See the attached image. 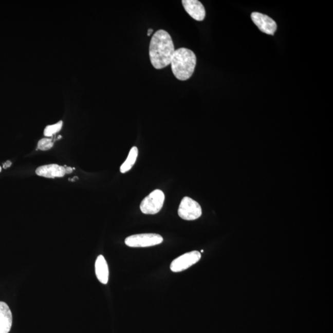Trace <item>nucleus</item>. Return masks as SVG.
Wrapping results in <instances>:
<instances>
[{
  "mask_svg": "<svg viewBox=\"0 0 333 333\" xmlns=\"http://www.w3.org/2000/svg\"><path fill=\"white\" fill-rule=\"evenodd\" d=\"M175 49L172 37L163 30L154 34L150 45L151 63L157 69H161L171 64Z\"/></svg>",
  "mask_w": 333,
  "mask_h": 333,
  "instance_id": "1",
  "label": "nucleus"
},
{
  "mask_svg": "<svg viewBox=\"0 0 333 333\" xmlns=\"http://www.w3.org/2000/svg\"><path fill=\"white\" fill-rule=\"evenodd\" d=\"M171 64L176 78L184 81L193 75L196 65V57L189 49L179 48L175 51Z\"/></svg>",
  "mask_w": 333,
  "mask_h": 333,
  "instance_id": "2",
  "label": "nucleus"
},
{
  "mask_svg": "<svg viewBox=\"0 0 333 333\" xmlns=\"http://www.w3.org/2000/svg\"><path fill=\"white\" fill-rule=\"evenodd\" d=\"M164 200L165 195L162 191L154 190L142 200L141 211L144 214H156L162 208Z\"/></svg>",
  "mask_w": 333,
  "mask_h": 333,
  "instance_id": "3",
  "label": "nucleus"
},
{
  "mask_svg": "<svg viewBox=\"0 0 333 333\" xmlns=\"http://www.w3.org/2000/svg\"><path fill=\"white\" fill-rule=\"evenodd\" d=\"M163 237L158 234L144 233L130 236L125 240V245L131 248H145L160 245Z\"/></svg>",
  "mask_w": 333,
  "mask_h": 333,
  "instance_id": "4",
  "label": "nucleus"
},
{
  "mask_svg": "<svg viewBox=\"0 0 333 333\" xmlns=\"http://www.w3.org/2000/svg\"><path fill=\"white\" fill-rule=\"evenodd\" d=\"M179 217L185 220H194L202 215L201 207L196 200L189 197H184L179 206Z\"/></svg>",
  "mask_w": 333,
  "mask_h": 333,
  "instance_id": "5",
  "label": "nucleus"
},
{
  "mask_svg": "<svg viewBox=\"0 0 333 333\" xmlns=\"http://www.w3.org/2000/svg\"><path fill=\"white\" fill-rule=\"evenodd\" d=\"M200 258H201V254L199 251H194L186 253L175 258L172 262L171 270L173 272H181L196 264Z\"/></svg>",
  "mask_w": 333,
  "mask_h": 333,
  "instance_id": "6",
  "label": "nucleus"
},
{
  "mask_svg": "<svg viewBox=\"0 0 333 333\" xmlns=\"http://www.w3.org/2000/svg\"><path fill=\"white\" fill-rule=\"evenodd\" d=\"M251 18L261 32L273 35L277 29V25L272 18L268 15L254 12L251 14Z\"/></svg>",
  "mask_w": 333,
  "mask_h": 333,
  "instance_id": "7",
  "label": "nucleus"
},
{
  "mask_svg": "<svg viewBox=\"0 0 333 333\" xmlns=\"http://www.w3.org/2000/svg\"><path fill=\"white\" fill-rule=\"evenodd\" d=\"M185 11L191 17L197 21H202L206 16V10L202 3L197 0H183Z\"/></svg>",
  "mask_w": 333,
  "mask_h": 333,
  "instance_id": "8",
  "label": "nucleus"
},
{
  "mask_svg": "<svg viewBox=\"0 0 333 333\" xmlns=\"http://www.w3.org/2000/svg\"><path fill=\"white\" fill-rule=\"evenodd\" d=\"M36 174L49 178L63 177L66 174L65 168L57 164H49L39 166L36 170Z\"/></svg>",
  "mask_w": 333,
  "mask_h": 333,
  "instance_id": "9",
  "label": "nucleus"
},
{
  "mask_svg": "<svg viewBox=\"0 0 333 333\" xmlns=\"http://www.w3.org/2000/svg\"><path fill=\"white\" fill-rule=\"evenodd\" d=\"M12 323V313L8 305L0 301V333H9Z\"/></svg>",
  "mask_w": 333,
  "mask_h": 333,
  "instance_id": "10",
  "label": "nucleus"
},
{
  "mask_svg": "<svg viewBox=\"0 0 333 333\" xmlns=\"http://www.w3.org/2000/svg\"><path fill=\"white\" fill-rule=\"evenodd\" d=\"M95 273L98 280L104 285H106L109 280V268L103 255H99L96 261Z\"/></svg>",
  "mask_w": 333,
  "mask_h": 333,
  "instance_id": "11",
  "label": "nucleus"
},
{
  "mask_svg": "<svg viewBox=\"0 0 333 333\" xmlns=\"http://www.w3.org/2000/svg\"><path fill=\"white\" fill-rule=\"evenodd\" d=\"M138 154V148L136 146L133 147L130 151L127 158L123 164L120 166V171L122 174L127 172L132 168L136 162Z\"/></svg>",
  "mask_w": 333,
  "mask_h": 333,
  "instance_id": "12",
  "label": "nucleus"
},
{
  "mask_svg": "<svg viewBox=\"0 0 333 333\" xmlns=\"http://www.w3.org/2000/svg\"><path fill=\"white\" fill-rule=\"evenodd\" d=\"M63 121H60L57 123H55V124L46 126L44 131L45 137H51V136L60 132L62 127H63Z\"/></svg>",
  "mask_w": 333,
  "mask_h": 333,
  "instance_id": "13",
  "label": "nucleus"
},
{
  "mask_svg": "<svg viewBox=\"0 0 333 333\" xmlns=\"http://www.w3.org/2000/svg\"><path fill=\"white\" fill-rule=\"evenodd\" d=\"M52 146H53V143L51 139L43 138L38 143V149L40 150L48 151L50 150Z\"/></svg>",
  "mask_w": 333,
  "mask_h": 333,
  "instance_id": "14",
  "label": "nucleus"
},
{
  "mask_svg": "<svg viewBox=\"0 0 333 333\" xmlns=\"http://www.w3.org/2000/svg\"><path fill=\"white\" fill-rule=\"evenodd\" d=\"M11 165H12V162L10 161V160H7V161L3 163V169H6L9 168H10Z\"/></svg>",
  "mask_w": 333,
  "mask_h": 333,
  "instance_id": "15",
  "label": "nucleus"
},
{
  "mask_svg": "<svg viewBox=\"0 0 333 333\" xmlns=\"http://www.w3.org/2000/svg\"><path fill=\"white\" fill-rule=\"evenodd\" d=\"M65 171H66V174H70L72 172L73 169L70 168V166H66V168H65Z\"/></svg>",
  "mask_w": 333,
  "mask_h": 333,
  "instance_id": "16",
  "label": "nucleus"
},
{
  "mask_svg": "<svg viewBox=\"0 0 333 333\" xmlns=\"http://www.w3.org/2000/svg\"><path fill=\"white\" fill-rule=\"evenodd\" d=\"M153 32V30L150 29L149 30H148L147 35L150 36Z\"/></svg>",
  "mask_w": 333,
  "mask_h": 333,
  "instance_id": "17",
  "label": "nucleus"
},
{
  "mask_svg": "<svg viewBox=\"0 0 333 333\" xmlns=\"http://www.w3.org/2000/svg\"><path fill=\"white\" fill-rule=\"evenodd\" d=\"M2 166H0V172H2Z\"/></svg>",
  "mask_w": 333,
  "mask_h": 333,
  "instance_id": "18",
  "label": "nucleus"
}]
</instances>
